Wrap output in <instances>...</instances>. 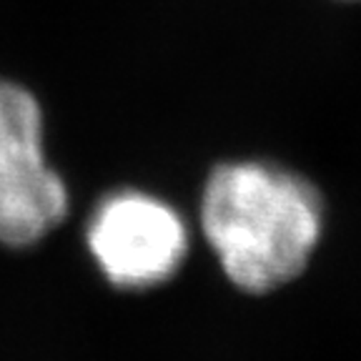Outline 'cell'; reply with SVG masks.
<instances>
[{"label": "cell", "mask_w": 361, "mask_h": 361, "mask_svg": "<svg viewBox=\"0 0 361 361\" xmlns=\"http://www.w3.org/2000/svg\"><path fill=\"white\" fill-rule=\"evenodd\" d=\"M88 248L103 276L118 288L169 281L188 251L178 211L143 191H118L98 203L88 224Z\"/></svg>", "instance_id": "obj_3"}, {"label": "cell", "mask_w": 361, "mask_h": 361, "mask_svg": "<svg viewBox=\"0 0 361 361\" xmlns=\"http://www.w3.org/2000/svg\"><path fill=\"white\" fill-rule=\"evenodd\" d=\"M68 188L43 151V111L28 88L0 80V243L33 246L68 216Z\"/></svg>", "instance_id": "obj_2"}, {"label": "cell", "mask_w": 361, "mask_h": 361, "mask_svg": "<svg viewBox=\"0 0 361 361\" xmlns=\"http://www.w3.org/2000/svg\"><path fill=\"white\" fill-rule=\"evenodd\" d=\"M201 226L226 276L248 293H266L309 264L324 203L309 180L281 166L221 164L203 186Z\"/></svg>", "instance_id": "obj_1"}]
</instances>
